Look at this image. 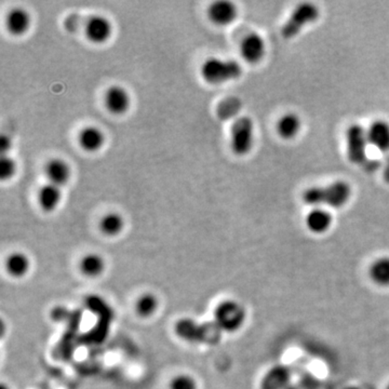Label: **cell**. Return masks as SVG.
I'll use <instances>...</instances> for the list:
<instances>
[{
	"mask_svg": "<svg viewBox=\"0 0 389 389\" xmlns=\"http://www.w3.org/2000/svg\"><path fill=\"white\" fill-rule=\"evenodd\" d=\"M352 197V188L344 181H337L324 186H314L305 190L303 199L307 205L317 208L328 206L341 208L346 205Z\"/></svg>",
	"mask_w": 389,
	"mask_h": 389,
	"instance_id": "6da1fadb",
	"label": "cell"
},
{
	"mask_svg": "<svg viewBox=\"0 0 389 389\" xmlns=\"http://www.w3.org/2000/svg\"><path fill=\"white\" fill-rule=\"evenodd\" d=\"M241 74V66L235 60L209 58L202 63L200 68V75L211 85H221L238 79Z\"/></svg>",
	"mask_w": 389,
	"mask_h": 389,
	"instance_id": "7a4b0ae2",
	"label": "cell"
},
{
	"mask_svg": "<svg viewBox=\"0 0 389 389\" xmlns=\"http://www.w3.org/2000/svg\"><path fill=\"white\" fill-rule=\"evenodd\" d=\"M247 318L245 307L237 301L226 299L217 305L215 312V323L222 332L234 333L243 327Z\"/></svg>",
	"mask_w": 389,
	"mask_h": 389,
	"instance_id": "3957f363",
	"label": "cell"
},
{
	"mask_svg": "<svg viewBox=\"0 0 389 389\" xmlns=\"http://www.w3.org/2000/svg\"><path fill=\"white\" fill-rule=\"evenodd\" d=\"M175 332L181 339L192 343H215L222 333L215 322L201 324L194 319H181L175 324Z\"/></svg>",
	"mask_w": 389,
	"mask_h": 389,
	"instance_id": "277c9868",
	"label": "cell"
},
{
	"mask_svg": "<svg viewBox=\"0 0 389 389\" xmlns=\"http://www.w3.org/2000/svg\"><path fill=\"white\" fill-rule=\"evenodd\" d=\"M255 128L252 119L239 117L235 120L230 128V148L238 156L249 154L255 145Z\"/></svg>",
	"mask_w": 389,
	"mask_h": 389,
	"instance_id": "5b68a950",
	"label": "cell"
},
{
	"mask_svg": "<svg viewBox=\"0 0 389 389\" xmlns=\"http://www.w3.org/2000/svg\"><path fill=\"white\" fill-rule=\"evenodd\" d=\"M319 14V8L315 3H299L295 10L292 11L291 15H290L287 22L285 23V26H282L281 35L286 39H291V38L295 37L305 26L317 21Z\"/></svg>",
	"mask_w": 389,
	"mask_h": 389,
	"instance_id": "8992f818",
	"label": "cell"
},
{
	"mask_svg": "<svg viewBox=\"0 0 389 389\" xmlns=\"http://www.w3.org/2000/svg\"><path fill=\"white\" fill-rule=\"evenodd\" d=\"M367 130L360 125L350 126L346 132L347 158L355 165H362L368 161V148H369Z\"/></svg>",
	"mask_w": 389,
	"mask_h": 389,
	"instance_id": "52a82bcc",
	"label": "cell"
},
{
	"mask_svg": "<svg viewBox=\"0 0 389 389\" xmlns=\"http://www.w3.org/2000/svg\"><path fill=\"white\" fill-rule=\"evenodd\" d=\"M86 37L94 45H103L108 43L112 35V26L110 21L103 15H91L86 20Z\"/></svg>",
	"mask_w": 389,
	"mask_h": 389,
	"instance_id": "ba28073f",
	"label": "cell"
},
{
	"mask_svg": "<svg viewBox=\"0 0 389 389\" xmlns=\"http://www.w3.org/2000/svg\"><path fill=\"white\" fill-rule=\"evenodd\" d=\"M266 45L262 36L257 32H250L240 43V54L246 62L257 64L264 58Z\"/></svg>",
	"mask_w": 389,
	"mask_h": 389,
	"instance_id": "9c48e42d",
	"label": "cell"
},
{
	"mask_svg": "<svg viewBox=\"0 0 389 389\" xmlns=\"http://www.w3.org/2000/svg\"><path fill=\"white\" fill-rule=\"evenodd\" d=\"M105 108L114 115H123L131 106V97L123 86H110L104 97Z\"/></svg>",
	"mask_w": 389,
	"mask_h": 389,
	"instance_id": "30bf717a",
	"label": "cell"
},
{
	"mask_svg": "<svg viewBox=\"0 0 389 389\" xmlns=\"http://www.w3.org/2000/svg\"><path fill=\"white\" fill-rule=\"evenodd\" d=\"M237 15V6L228 0H217L208 9L210 21L217 26H230L236 20Z\"/></svg>",
	"mask_w": 389,
	"mask_h": 389,
	"instance_id": "8fae6325",
	"label": "cell"
},
{
	"mask_svg": "<svg viewBox=\"0 0 389 389\" xmlns=\"http://www.w3.org/2000/svg\"><path fill=\"white\" fill-rule=\"evenodd\" d=\"M45 175L48 183L62 188L70 180L72 171L70 165L65 160L61 158H52L46 163Z\"/></svg>",
	"mask_w": 389,
	"mask_h": 389,
	"instance_id": "7c38bea8",
	"label": "cell"
},
{
	"mask_svg": "<svg viewBox=\"0 0 389 389\" xmlns=\"http://www.w3.org/2000/svg\"><path fill=\"white\" fill-rule=\"evenodd\" d=\"M32 18L24 8H12L6 15V28L13 36H22L30 30Z\"/></svg>",
	"mask_w": 389,
	"mask_h": 389,
	"instance_id": "4fadbf2b",
	"label": "cell"
},
{
	"mask_svg": "<svg viewBox=\"0 0 389 389\" xmlns=\"http://www.w3.org/2000/svg\"><path fill=\"white\" fill-rule=\"evenodd\" d=\"M368 140L372 148L381 152H389V123L375 120L367 129Z\"/></svg>",
	"mask_w": 389,
	"mask_h": 389,
	"instance_id": "5bb4252c",
	"label": "cell"
},
{
	"mask_svg": "<svg viewBox=\"0 0 389 389\" xmlns=\"http://www.w3.org/2000/svg\"><path fill=\"white\" fill-rule=\"evenodd\" d=\"M78 143L85 152H97L104 146L105 135L100 128L88 126L80 131Z\"/></svg>",
	"mask_w": 389,
	"mask_h": 389,
	"instance_id": "9a60e30c",
	"label": "cell"
},
{
	"mask_svg": "<svg viewBox=\"0 0 389 389\" xmlns=\"http://www.w3.org/2000/svg\"><path fill=\"white\" fill-rule=\"evenodd\" d=\"M332 215L321 207L314 208L306 215V226L314 234H323L330 230L332 225Z\"/></svg>",
	"mask_w": 389,
	"mask_h": 389,
	"instance_id": "2e32d148",
	"label": "cell"
},
{
	"mask_svg": "<svg viewBox=\"0 0 389 389\" xmlns=\"http://www.w3.org/2000/svg\"><path fill=\"white\" fill-rule=\"evenodd\" d=\"M61 200H62L61 188L50 184V183H47V184L43 185L39 188V192H38V203H39L40 208L45 212H53L60 205Z\"/></svg>",
	"mask_w": 389,
	"mask_h": 389,
	"instance_id": "e0dca14e",
	"label": "cell"
},
{
	"mask_svg": "<svg viewBox=\"0 0 389 389\" xmlns=\"http://www.w3.org/2000/svg\"><path fill=\"white\" fill-rule=\"evenodd\" d=\"M289 370L282 366L272 368L267 372L262 381L261 388L262 389H285L290 382Z\"/></svg>",
	"mask_w": 389,
	"mask_h": 389,
	"instance_id": "ac0fdd59",
	"label": "cell"
},
{
	"mask_svg": "<svg viewBox=\"0 0 389 389\" xmlns=\"http://www.w3.org/2000/svg\"><path fill=\"white\" fill-rule=\"evenodd\" d=\"M302 128L301 118L295 112H288L280 118L277 123L278 133L285 140H292L299 134Z\"/></svg>",
	"mask_w": 389,
	"mask_h": 389,
	"instance_id": "d6986e66",
	"label": "cell"
},
{
	"mask_svg": "<svg viewBox=\"0 0 389 389\" xmlns=\"http://www.w3.org/2000/svg\"><path fill=\"white\" fill-rule=\"evenodd\" d=\"M369 277L379 287H389V257H379L372 263Z\"/></svg>",
	"mask_w": 389,
	"mask_h": 389,
	"instance_id": "ffe728a7",
	"label": "cell"
},
{
	"mask_svg": "<svg viewBox=\"0 0 389 389\" xmlns=\"http://www.w3.org/2000/svg\"><path fill=\"white\" fill-rule=\"evenodd\" d=\"M30 262L28 255L22 252H15L8 257L6 261L7 272L15 278L26 276L30 270Z\"/></svg>",
	"mask_w": 389,
	"mask_h": 389,
	"instance_id": "44dd1931",
	"label": "cell"
},
{
	"mask_svg": "<svg viewBox=\"0 0 389 389\" xmlns=\"http://www.w3.org/2000/svg\"><path fill=\"white\" fill-rule=\"evenodd\" d=\"M100 230L105 236L115 237L125 228V220L123 215L117 212L106 213L100 221Z\"/></svg>",
	"mask_w": 389,
	"mask_h": 389,
	"instance_id": "7402d4cb",
	"label": "cell"
},
{
	"mask_svg": "<svg viewBox=\"0 0 389 389\" xmlns=\"http://www.w3.org/2000/svg\"><path fill=\"white\" fill-rule=\"evenodd\" d=\"M80 270L88 277H97L105 270L104 259L97 253H89L81 259Z\"/></svg>",
	"mask_w": 389,
	"mask_h": 389,
	"instance_id": "603a6c76",
	"label": "cell"
},
{
	"mask_svg": "<svg viewBox=\"0 0 389 389\" xmlns=\"http://www.w3.org/2000/svg\"><path fill=\"white\" fill-rule=\"evenodd\" d=\"M241 108L242 104L239 99L228 97L219 104L217 108V114L219 118L222 120L234 119L235 117H237Z\"/></svg>",
	"mask_w": 389,
	"mask_h": 389,
	"instance_id": "cb8c5ba5",
	"label": "cell"
},
{
	"mask_svg": "<svg viewBox=\"0 0 389 389\" xmlns=\"http://www.w3.org/2000/svg\"><path fill=\"white\" fill-rule=\"evenodd\" d=\"M158 308V299L155 295L146 293L142 295L140 299H137L135 304V310L137 315L143 318L150 317L152 315L155 314Z\"/></svg>",
	"mask_w": 389,
	"mask_h": 389,
	"instance_id": "d4e9b609",
	"label": "cell"
},
{
	"mask_svg": "<svg viewBox=\"0 0 389 389\" xmlns=\"http://www.w3.org/2000/svg\"><path fill=\"white\" fill-rule=\"evenodd\" d=\"M17 172V163L9 155L3 156L0 160V179L1 181L10 180Z\"/></svg>",
	"mask_w": 389,
	"mask_h": 389,
	"instance_id": "484cf974",
	"label": "cell"
},
{
	"mask_svg": "<svg viewBox=\"0 0 389 389\" xmlns=\"http://www.w3.org/2000/svg\"><path fill=\"white\" fill-rule=\"evenodd\" d=\"M170 389H198L197 382L190 375H177L170 382Z\"/></svg>",
	"mask_w": 389,
	"mask_h": 389,
	"instance_id": "4316f807",
	"label": "cell"
},
{
	"mask_svg": "<svg viewBox=\"0 0 389 389\" xmlns=\"http://www.w3.org/2000/svg\"><path fill=\"white\" fill-rule=\"evenodd\" d=\"M85 22L86 20H83L81 15L77 14V13H72L65 19L64 28L68 32H76L85 26Z\"/></svg>",
	"mask_w": 389,
	"mask_h": 389,
	"instance_id": "83f0119b",
	"label": "cell"
},
{
	"mask_svg": "<svg viewBox=\"0 0 389 389\" xmlns=\"http://www.w3.org/2000/svg\"><path fill=\"white\" fill-rule=\"evenodd\" d=\"M12 148V140L9 135L3 134L0 139V148H1V154L3 156L8 155V152H10Z\"/></svg>",
	"mask_w": 389,
	"mask_h": 389,
	"instance_id": "f1b7e54d",
	"label": "cell"
},
{
	"mask_svg": "<svg viewBox=\"0 0 389 389\" xmlns=\"http://www.w3.org/2000/svg\"><path fill=\"white\" fill-rule=\"evenodd\" d=\"M383 174H384L385 181L389 184V158L385 162L384 171H383Z\"/></svg>",
	"mask_w": 389,
	"mask_h": 389,
	"instance_id": "f546056e",
	"label": "cell"
},
{
	"mask_svg": "<svg viewBox=\"0 0 389 389\" xmlns=\"http://www.w3.org/2000/svg\"><path fill=\"white\" fill-rule=\"evenodd\" d=\"M345 389H359V388H357V387H348V388H345Z\"/></svg>",
	"mask_w": 389,
	"mask_h": 389,
	"instance_id": "4dcf8cb0",
	"label": "cell"
},
{
	"mask_svg": "<svg viewBox=\"0 0 389 389\" xmlns=\"http://www.w3.org/2000/svg\"><path fill=\"white\" fill-rule=\"evenodd\" d=\"M1 389H8L7 387L5 386V385H3V387H1Z\"/></svg>",
	"mask_w": 389,
	"mask_h": 389,
	"instance_id": "1f68e13d",
	"label": "cell"
},
{
	"mask_svg": "<svg viewBox=\"0 0 389 389\" xmlns=\"http://www.w3.org/2000/svg\"><path fill=\"white\" fill-rule=\"evenodd\" d=\"M387 389H389V385H388V387H387Z\"/></svg>",
	"mask_w": 389,
	"mask_h": 389,
	"instance_id": "d6a6232c",
	"label": "cell"
}]
</instances>
